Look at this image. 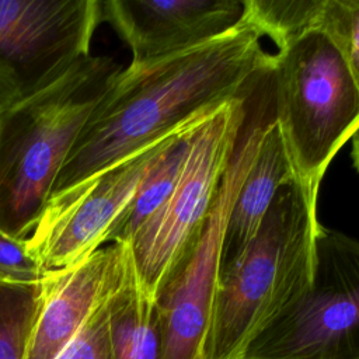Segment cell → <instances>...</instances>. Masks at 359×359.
<instances>
[{
  "label": "cell",
  "instance_id": "cell-1",
  "mask_svg": "<svg viewBox=\"0 0 359 359\" xmlns=\"http://www.w3.org/2000/svg\"><path fill=\"white\" fill-rule=\"evenodd\" d=\"M247 20L224 35L171 57L129 65L94 108L53 187L59 195L222 104L250 97L269 76L275 53ZM50 196V198H52Z\"/></svg>",
  "mask_w": 359,
  "mask_h": 359
},
{
  "label": "cell",
  "instance_id": "cell-2",
  "mask_svg": "<svg viewBox=\"0 0 359 359\" xmlns=\"http://www.w3.org/2000/svg\"><path fill=\"white\" fill-rule=\"evenodd\" d=\"M317 196L282 187L244 252L220 271L202 359H245L251 344L310 287L320 231Z\"/></svg>",
  "mask_w": 359,
  "mask_h": 359
},
{
  "label": "cell",
  "instance_id": "cell-3",
  "mask_svg": "<svg viewBox=\"0 0 359 359\" xmlns=\"http://www.w3.org/2000/svg\"><path fill=\"white\" fill-rule=\"evenodd\" d=\"M122 66L87 56L42 91L0 111V229L27 240L80 132Z\"/></svg>",
  "mask_w": 359,
  "mask_h": 359
},
{
  "label": "cell",
  "instance_id": "cell-4",
  "mask_svg": "<svg viewBox=\"0 0 359 359\" xmlns=\"http://www.w3.org/2000/svg\"><path fill=\"white\" fill-rule=\"evenodd\" d=\"M269 76L273 118L294 178L318 198L328 165L359 129V86L318 29L278 50Z\"/></svg>",
  "mask_w": 359,
  "mask_h": 359
},
{
  "label": "cell",
  "instance_id": "cell-5",
  "mask_svg": "<svg viewBox=\"0 0 359 359\" xmlns=\"http://www.w3.org/2000/svg\"><path fill=\"white\" fill-rule=\"evenodd\" d=\"M250 97L222 104L191 132L178 180L128 243L142 287L156 297L199 234L248 114Z\"/></svg>",
  "mask_w": 359,
  "mask_h": 359
},
{
  "label": "cell",
  "instance_id": "cell-6",
  "mask_svg": "<svg viewBox=\"0 0 359 359\" xmlns=\"http://www.w3.org/2000/svg\"><path fill=\"white\" fill-rule=\"evenodd\" d=\"M268 105L248 114L215 203L194 244L154 297L161 328V359H202L220 276L226 223L272 118Z\"/></svg>",
  "mask_w": 359,
  "mask_h": 359
},
{
  "label": "cell",
  "instance_id": "cell-7",
  "mask_svg": "<svg viewBox=\"0 0 359 359\" xmlns=\"http://www.w3.org/2000/svg\"><path fill=\"white\" fill-rule=\"evenodd\" d=\"M245 359H359V241L320 227L309 290L251 344Z\"/></svg>",
  "mask_w": 359,
  "mask_h": 359
},
{
  "label": "cell",
  "instance_id": "cell-8",
  "mask_svg": "<svg viewBox=\"0 0 359 359\" xmlns=\"http://www.w3.org/2000/svg\"><path fill=\"white\" fill-rule=\"evenodd\" d=\"M101 21L100 0H0L1 109L49 87L90 56Z\"/></svg>",
  "mask_w": 359,
  "mask_h": 359
},
{
  "label": "cell",
  "instance_id": "cell-9",
  "mask_svg": "<svg viewBox=\"0 0 359 359\" xmlns=\"http://www.w3.org/2000/svg\"><path fill=\"white\" fill-rule=\"evenodd\" d=\"M180 130L52 196L27 238L28 252L46 271H57L100 250L149 168Z\"/></svg>",
  "mask_w": 359,
  "mask_h": 359
},
{
  "label": "cell",
  "instance_id": "cell-10",
  "mask_svg": "<svg viewBox=\"0 0 359 359\" xmlns=\"http://www.w3.org/2000/svg\"><path fill=\"white\" fill-rule=\"evenodd\" d=\"M244 0H107L102 21L132 52L130 65L158 62L236 28Z\"/></svg>",
  "mask_w": 359,
  "mask_h": 359
},
{
  "label": "cell",
  "instance_id": "cell-11",
  "mask_svg": "<svg viewBox=\"0 0 359 359\" xmlns=\"http://www.w3.org/2000/svg\"><path fill=\"white\" fill-rule=\"evenodd\" d=\"M126 243L101 247L66 268L52 271L25 359H57L116 286Z\"/></svg>",
  "mask_w": 359,
  "mask_h": 359
},
{
  "label": "cell",
  "instance_id": "cell-12",
  "mask_svg": "<svg viewBox=\"0 0 359 359\" xmlns=\"http://www.w3.org/2000/svg\"><path fill=\"white\" fill-rule=\"evenodd\" d=\"M294 178L289 153L272 115L255 161L244 178L226 223L220 271L230 266L251 244L279 189Z\"/></svg>",
  "mask_w": 359,
  "mask_h": 359
},
{
  "label": "cell",
  "instance_id": "cell-13",
  "mask_svg": "<svg viewBox=\"0 0 359 359\" xmlns=\"http://www.w3.org/2000/svg\"><path fill=\"white\" fill-rule=\"evenodd\" d=\"M121 278L107 302L111 359H161L156 302L140 285L129 244Z\"/></svg>",
  "mask_w": 359,
  "mask_h": 359
},
{
  "label": "cell",
  "instance_id": "cell-14",
  "mask_svg": "<svg viewBox=\"0 0 359 359\" xmlns=\"http://www.w3.org/2000/svg\"><path fill=\"white\" fill-rule=\"evenodd\" d=\"M203 118L180 130L153 163L132 202L109 234L108 243H129L143 223L164 203L178 180L189 135Z\"/></svg>",
  "mask_w": 359,
  "mask_h": 359
},
{
  "label": "cell",
  "instance_id": "cell-15",
  "mask_svg": "<svg viewBox=\"0 0 359 359\" xmlns=\"http://www.w3.org/2000/svg\"><path fill=\"white\" fill-rule=\"evenodd\" d=\"M50 273L36 282L0 279V359H25Z\"/></svg>",
  "mask_w": 359,
  "mask_h": 359
},
{
  "label": "cell",
  "instance_id": "cell-16",
  "mask_svg": "<svg viewBox=\"0 0 359 359\" xmlns=\"http://www.w3.org/2000/svg\"><path fill=\"white\" fill-rule=\"evenodd\" d=\"M324 0H244L243 18L278 50L317 29Z\"/></svg>",
  "mask_w": 359,
  "mask_h": 359
},
{
  "label": "cell",
  "instance_id": "cell-17",
  "mask_svg": "<svg viewBox=\"0 0 359 359\" xmlns=\"http://www.w3.org/2000/svg\"><path fill=\"white\" fill-rule=\"evenodd\" d=\"M317 29L335 45L359 86V0H324Z\"/></svg>",
  "mask_w": 359,
  "mask_h": 359
},
{
  "label": "cell",
  "instance_id": "cell-18",
  "mask_svg": "<svg viewBox=\"0 0 359 359\" xmlns=\"http://www.w3.org/2000/svg\"><path fill=\"white\" fill-rule=\"evenodd\" d=\"M50 272L28 252L27 240L15 238L0 229V279L36 282Z\"/></svg>",
  "mask_w": 359,
  "mask_h": 359
},
{
  "label": "cell",
  "instance_id": "cell-19",
  "mask_svg": "<svg viewBox=\"0 0 359 359\" xmlns=\"http://www.w3.org/2000/svg\"><path fill=\"white\" fill-rule=\"evenodd\" d=\"M107 302L108 299L97 309L57 359H111L108 345Z\"/></svg>",
  "mask_w": 359,
  "mask_h": 359
},
{
  "label": "cell",
  "instance_id": "cell-20",
  "mask_svg": "<svg viewBox=\"0 0 359 359\" xmlns=\"http://www.w3.org/2000/svg\"><path fill=\"white\" fill-rule=\"evenodd\" d=\"M352 139H353V143H352V160H353L355 168L359 172V129L355 132Z\"/></svg>",
  "mask_w": 359,
  "mask_h": 359
},
{
  "label": "cell",
  "instance_id": "cell-21",
  "mask_svg": "<svg viewBox=\"0 0 359 359\" xmlns=\"http://www.w3.org/2000/svg\"><path fill=\"white\" fill-rule=\"evenodd\" d=\"M0 109H1V104H0Z\"/></svg>",
  "mask_w": 359,
  "mask_h": 359
}]
</instances>
